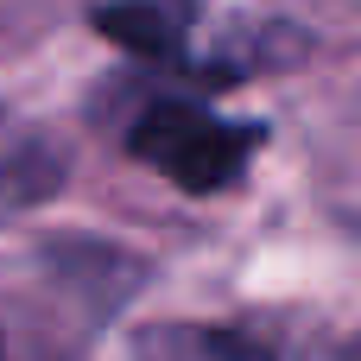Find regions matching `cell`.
I'll return each mask as SVG.
<instances>
[{
  "label": "cell",
  "instance_id": "obj_1",
  "mask_svg": "<svg viewBox=\"0 0 361 361\" xmlns=\"http://www.w3.org/2000/svg\"><path fill=\"white\" fill-rule=\"evenodd\" d=\"M127 146H133L140 165H152L178 190L209 197V190H222V184L241 178V165L254 152V127H228L222 114L190 108V102H152L140 114V127H133Z\"/></svg>",
  "mask_w": 361,
  "mask_h": 361
},
{
  "label": "cell",
  "instance_id": "obj_2",
  "mask_svg": "<svg viewBox=\"0 0 361 361\" xmlns=\"http://www.w3.org/2000/svg\"><path fill=\"white\" fill-rule=\"evenodd\" d=\"M95 25L121 44V51H140V57H171L178 51V19L159 6V0H114L95 13Z\"/></svg>",
  "mask_w": 361,
  "mask_h": 361
}]
</instances>
